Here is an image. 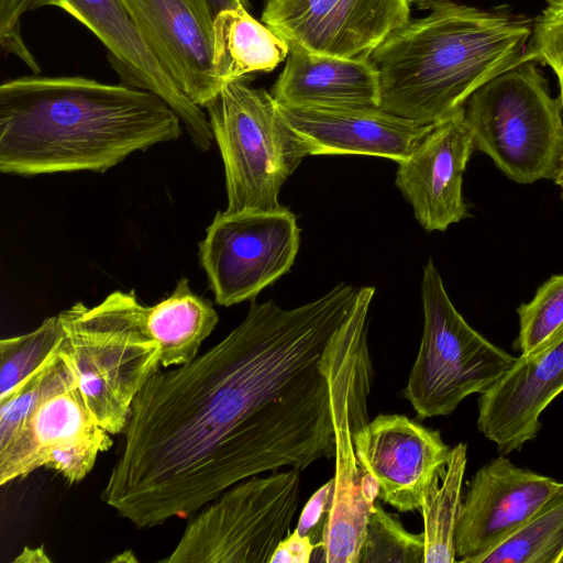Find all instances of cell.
I'll list each match as a JSON object with an SVG mask.
<instances>
[{
  "mask_svg": "<svg viewBox=\"0 0 563 563\" xmlns=\"http://www.w3.org/2000/svg\"><path fill=\"white\" fill-rule=\"evenodd\" d=\"M519 333L514 347L520 355H533L563 336V274L553 275L521 303Z\"/></svg>",
  "mask_w": 563,
  "mask_h": 563,
  "instance_id": "484cf974",
  "label": "cell"
},
{
  "mask_svg": "<svg viewBox=\"0 0 563 563\" xmlns=\"http://www.w3.org/2000/svg\"><path fill=\"white\" fill-rule=\"evenodd\" d=\"M373 367L367 341L355 351L339 384L335 413L334 485L322 531V561L358 563L377 485L357 460L353 434L369 419L367 397Z\"/></svg>",
  "mask_w": 563,
  "mask_h": 563,
  "instance_id": "30bf717a",
  "label": "cell"
},
{
  "mask_svg": "<svg viewBox=\"0 0 563 563\" xmlns=\"http://www.w3.org/2000/svg\"><path fill=\"white\" fill-rule=\"evenodd\" d=\"M205 109L223 159L225 211L283 208L280 189L309 153L271 92L235 79Z\"/></svg>",
  "mask_w": 563,
  "mask_h": 563,
  "instance_id": "5b68a950",
  "label": "cell"
},
{
  "mask_svg": "<svg viewBox=\"0 0 563 563\" xmlns=\"http://www.w3.org/2000/svg\"><path fill=\"white\" fill-rule=\"evenodd\" d=\"M44 7L43 0H0V43L2 48L19 57L34 73L40 71L35 57L21 34L23 13Z\"/></svg>",
  "mask_w": 563,
  "mask_h": 563,
  "instance_id": "f546056e",
  "label": "cell"
},
{
  "mask_svg": "<svg viewBox=\"0 0 563 563\" xmlns=\"http://www.w3.org/2000/svg\"><path fill=\"white\" fill-rule=\"evenodd\" d=\"M474 150L463 112L435 123L411 155L398 163L395 184L424 230L445 231L470 216L462 184Z\"/></svg>",
  "mask_w": 563,
  "mask_h": 563,
  "instance_id": "2e32d148",
  "label": "cell"
},
{
  "mask_svg": "<svg viewBox=\"0 0 563 563\" xmlns=\"http://www.w3.org/2000/svg\"><path fill=\"white\" fill-rule=\"evenodd\" d=\"M278 106L309 155H369L399 163L411 155L435 124H422L379 107Z\"/></svg>",
  "mask_w": 563,
  "mask_h": 563,
  "instance_id": "ac0fdd59",
  "label": "cell"
},
{
  "mask_svg": "<svg viewBox=\"0 0 563 563\" xmlns=\"http://www.w3.org/2000/svg\"><path fill=\"white\" fill-rule=\"evenodd\" d=\"M300 497L290 468L239 482L197 511L166 563H269Z\"/></svg>",
  "mask_w": 563,
  "mask_h": 563,
  "instance_id": "ba28073f",
  "label": "cell"
},
{
  "mask_svg": "<svg viewBox=\"0 0 563 563\" xmlns=\"http://www.w3.org/2000/svg\"><path fill=\"white\" fill-rule=\"evenodd\" d=\"M358 563H424V537L407 531L396 515L374 503Z\"/></svg>",
  "mask_w": 563,
  "mask_h": 563,
  "instance_id": "4316f807",
  "label": "cell"
},
{
  "mask_svg": "<svg viewBox=\"0 0 563 563\" xmlns=\"http://www.w3.org/2000/svg\"><path fill=\"white\" fill-rule=\"evenodd\" d=\"M558 563H563V553H562V555L560 556V559H559Z\"/></svg>",
  "mask_w": 563,
  "mask_h": 563,
  "instance_id": "74e56055",
  "label": "cell"
},
{
  "mask_svg": "<svg viewBox=\"0 0 563 563\" xmlns=\"http://www.w3.org/2000/svg\"><path fill=\"white\" fill-rule=\"evenodd\" d=\"M289 45L246 8L223 10L213 20V64L224 84L246 76L272 71L286 60Z\"/></svg>",
  "mask_w": 563,
  "mask_h": 563,
  "instance_id": "44dd1931",
  "label": "cell"
},
{
  "mask_svg": "<svg viewBox=\"0 0 563 563\" xmlns=\"http://www.w3.org/2000/svg\"><path fill=\"white\" fill-rule=\"evenodd\" d=\"M333 485L334 481L331 478L316 490L306 503L296 527V530L301 536H310L311 539L314 540L324 512L329 511Z\"/></svg>",
  "mask_w": 563,
  "mask_h": 563,
  "instance_id": "4dcf8cb0",
  "label": "cell"
},
{
  "mask_svg": "<svg viewBox=\"0 0 563 563\" xmlns=\"http://www.w3.org/2000/svg\"><path fill=\"white\" fill-rule=\"evenodd\" d=\"M300 243L296 216L274 211H218L199 243V258L216 302L254 299L286 274Z\"/></svg>",
  "mask_w": 563,
  "mask_h": 563,
  "instance_id": "9c48e42d",
  "label": "cell"
},
{
  "mask_svg": "<svg viewBox=\"0 0 563 563\" xmlns=\"http://www.w3.org/2000/svg\"><path fill=\"white\" fill-rule=\"evenodd\" d=\"M467 463V445L451 449L441 475L429 488L420 512L423 518L424 563H454V530L462 501V483Z\"/></svg>",
  "mask_w": 563,
  "mask_h": 563,
  "instance_id": "603a6c76",
  "label": "cell"
},
{
  "mask_svg": "<svg viewBox=\"0 0 563 563\" xmlns=\"http://www.w3.org/2000/svg\"><path fill=\"white\" fill-rule=\"evenodd\" d=\"M563 391V336L533 355H520L478 399V430L501 455L520 451L541 428L540 416Z\"/></svg>",
  "mask_w": 563,
  "mask_h": 563,
  "instance_id": "e0dca14e",
  "label": "cell"
},
{
  "mask_svg": "<svg viewBox=\"0 0 563 563\" xmlns=\"http://www.w3.org/2000/svg\"><path fill=\"white\" fill-rule=\"evenodd\" d=\"M181 120L157 95L81 76H24L0 86V172L104 173L177 140Z\"/></svg>",
  "mask_w": 563,
  "mask_h": 563,
  "instance_id": "7a4b0ae2",
  "label": "cell"
},
{
  "mask_svg": "<svg viewBox=\"0 0 563 563\" xmlns=\"http://www.w3.org/2000/svg\"><path fill=\"white\" fill-rule=\"evenodd\" d=\"M89 29L107 47L125 85L148 90L177 113L191 142L208 151L214 140L207 113L191 102L159 65L143 41L123 0H43Z\"/></svg>",
  "mask_w": 563,
  "mask_h": 563,
  "instance_id": "9a60e30c",
  "label": "cell"
},
{
  "mask_svg": "<svg viewBox=\"0 0 563 563\" xmlns=\"http://www.w3.org/2000/svg\"><path fill=\"white\" fill-rule=\"evenodd\" d=\"M430 13L394 30L369 54L379 108L434 124L464 112L483 85L523 60L529 20L435 0Z\"/></svg>",
  "mask_w": 563,
  "mask_h": 563,
  "instance_id": "3957f363",
  "label": "cell"
},
{
  "mask_svg": "<svg viewBox=\"0 0 563 563\" xmlns=\"http://www.w3.org/2000/svg\"><path fill=\"white\" fill-rule=\"evenodd\" d=\"M421 300V344L402 391L419 420L449 416L466 397L486 393L517 358L465 321L432 260L423 267Z\"/></svg>",
  "mask_w": 563,
  "mask_h": 563,
  "instance_id": "52a82bcc",
  "label": "cell"
},
{
  "mask_svg": "<svg viewBox=\"0 0 563 563\" xmlns=\"http://www.w3.org/2000/svg\"><path fill=\"white\" fill-rule=\"evenodd\" d=\"M525 60L549 66L559 81L563 106V0H544V7L531 24Z\"/></svg>",
  "mask_w": 563,
  "mask_h": 563,
  "instance_id": "83f0119b",
  "label": "cell"
},
{
  "mask_svg": "<svg viewBox=\"0 0 563 563\" xmlns=\"http://www.w3.org/2000/svg\"><path fill=\"white\" fill-rule=\"evenodd\" d=\"M563 553V487L478 563H558Z\"/></svg>",
  "mask_w": 563,
  "mask_h": 563,
  "instance_id": "cb8c5ba5",
  "label": "cell"
},
{
  "mask_svg": "<svg viewBox=\"0 0 563 563\" xmlns=\"http://www.w3.org/2000/svg\"><path fill=\"white\" fill-rule=\"evenodd\" d=\"M271 95L285 107H379L378 76L368 56L335 57L296 45H289Z\"/></svg>",
  "mask_w": 563,
  "mask_h": 563,
  "instance_id": "ffe728a7",
  "label": "cell"
},
{
  "mask_svg": "<svg viewBox=\"0 0 563 563\" xmlns=\"http://www.w3.org/2000/svg\"><path fill=\"white\" fill-rule=\"evenodd\" d=\"M409 0H267L262 20L288 45L343 58L368 56L410 20Z\"/></svg>",
  "mask_w": 563,
  "mask_h": 563,
  "instance_id": "8fae6325",
  "label": "cell"
},
{
  "mask_svg": "<svg viewBox=\"0 0 563 563\" xmlns=\"http://www.w3.org/2000/svg\"><path fill=\"white\" fill-rule=\"evenodd\" d=\"M14 562L36 563V562H51L47 558L44 548H29L25 547L23 551L14 559Z\"/></svg>",
  "mask_w": 563,
  "mask_h": 563,
  "instance_id": "d6a6232c",
  "label": "cell"
},
{
  "mask_svg": "<svg viewBox=\"0 0 563 563\" xmlns=\"http://www.w3.org/2000/svg\"><path fill=\"white\" fill-rule=\"evenodd\" d=\"M353 439L362 470L377 485V497L401 512L420 509L451 454L438 430L404 415H378Z\"/></svg>",
  "mask_w": 563,
  "mask_h": 563,
  "instance_id": "4fadbf2b",
  "label": "cell"
},
{
  "mask_svg": "<svg viewBox=\"0 0 563 563\" xmlns=\"http://www.w3.org/2000/svg\"><path fill=\"white\" fill-rule=\"evenodd\" d=\"M111 445L110 435L75 441L54 450L44 467L55 470L69 483H78L92 470L98 455Z\"/></svg>",
  "mask_w": 563,
  "mask_h": 563,
  "instance_id": "f1b7e54d",
  "label": "cell"
},
{
  "mask_svg": "<svg viewBox=\"0 0 563 563\" xmlns=\"http://www.w3.org/2000/svg\"><path fill=\"white\" fill-rule=\"evenodd\" d=\"M340 284L294 309L252 301L223 340L134 398L101 499L140 529L195 515L239 482L334 457L339 384L371 301Z\"/></svg>",
  "mask_w": 563,
  "mask_h": 563,
  "instance_id": "6da1fadb",
  "label": "cell"
},
{
  "mask_svg": "<svg viewBox=\"0 0 563 563\" xmlns=\"http://www.w3.org/2000/svg\"><path fill=\"white\" fill-rule=\"evenodd\" d=\"M209 8L216 16L219 12L240 7L249 8L247 0H207Z\"/></svg>",
  "mask_w": 563,
  "mask_h": 563,
  "instance_id": "836d02e7",
  "label": "cell"
},
{
  "mask_svg": "<svg viewBox=\"0 0 563 563\" xmlns=\"http://www.w3.org/2000/svg\"><path fill=\"white\" fill-rule=\"evenodd\" d=\"M555 183L563 188V165L558 177L555 178Z\"/></svg>",
  "mask_w": 563,
  "mask_h": 563,
  "instance_id": "8d00e7d4",
  "label": "cell"
},
{
  "mask_svg": "<svg viewBox=\"0 0 563 563\" xmlns=\"http://www.w3.org/2000/svg\"><path fill=\"white\" fill-rule=\"evenodd\" d=\"M536 64L523 59L496 76L464 108L475 150L519 184L555 180L563 165V106Z\"/></svg>",
  "mask_w": 563,
  "mask_h": 563,
  "instance_id": "8992f818",
  "label": "cell"
},
{
  "mask_svg": "<svg viewBox=\"0 0 563 563\" xmlns=\"http://www.w3.org/2000/svg\"><path fill=\"white\" fill-rule=\"evenodd\" d=\"M562 198H563V195H562Z\"/></svg>",
  "mask_w": 563,
  "mask_h": 563,
  "instance_id": "f35d334b",
  "label": "cell"
},
{
  "mask_svg": "<svg viewBox=\"0 0 563 563\" xmlns=\"http://www.w3.org/2000/svg\"><path fill=\"white\" fill-rule=\"evenodd\" d=\"M218 322L212 303L195 294L181 277L168 297L147 308V328L159 346L161 367L192 361Z\"/></svg>",
  "mask_w": 563,
  "mask_h": 563,
  "instance_id": "7402d4cb",
  "label": "cell"
},
{
  "mask_svg": "<svg viewBox=\"0 0 563 563\" xmlns=\"http://www.w3.org/2000/svg\"><path fill=\"white\" fill-rule=\"evenodd\" d=\"M111 561H120V562H134L136 559L131 551H125L124 553L119 554L117 558H113Z\"/></svg>",
  "mask_w": 563,
  "mask_h": 563,
  "instance_id": "e575fe53",
  "label": "cell"
},
{
  "mask_svg": "<svg viewBox=\"0 0 563 563\" xmlns=\"http://www.w3.org/2000/svg\"><path fill=\"white\" fill-rule=\"evenodd\" d=\"M63 339L58 316L35 330L0 341V400L9 397L55 353Z\"/></svg>",
  "mask_w": 563,
  "mask_h": 563,
  "instance_id": "d4e9b609",
  "label": "cell"
},
{
  "mask_svg": "<svg viewBox=\"0 0 563 563\" xmlns=\"http://www.w3.org/2000/svg\"><path fill=\"white\" fill-rule=\"evenodd\" d=\"M320 547L321 542L317 543L295 529L279 542L269 563H309L314 549Z\"/></svg>",
  "mask_w": 563,
  "mask_h": 563,
  "instance_id": "1f68e13d",
  "label": "cell"
},
{
  "mask_svg": "<svg viewBox=\"0 0 563 563\" xmlns=\"http://www.w3.org/2000/svg\"><path fill=\"white\" fill-rule=\"evenodd\" d=\"M562 487L563 483L516 466L503 455L483 465L461 501L454 530L456 562L478 563Z\"/></svg>",
  "mask_w": 563,
  "mask_h": 563,
  "instance_id": "7c38bea8",
  "label": "cell"
},
{
  "mask_svg": "<svg viewBox=\"0 0 563 563\" xmlns=\"http://www.w3.org/2000/svg\"><path fill=\"white\" fill-rule=\"evenodd\" d=\"M433 1L435 0H409L411 4H417L420 8H428Z\"/></svg>",
  "mask_w": 563,
  "mask_h": 563,
  "instance_id": "d590c367",
  "label": "cell"
},
{
  "mask_svg": "<svg viewBox=\"0 0 563 563\" xmlns=\"http://www.w3.org/2000/svg\"><path fill=\"white\" fill-rule=\"evenodd\" d=\"M108 435L110 433L95 421L84 401L62 339L46 389L16 438L0 451V485L43 467L57 448Z\"/></svg>",
  "mask_w": 563,
  "mask_h": 563,
  "instance_id": "d6986e66",
  "label": "cell"
},
{
  "mask_svg": "<svg viewBox=\"0 0 563 563\" xmlns=\"http://www.w3.org/2000/svg\"><path fill=\"white\" fill-rule=\"evenodd\" d=\"M143 41L195 104L205 108L222 86L213 64V20L207 0H123Z\"/></svg>",
  "mask_w": 563,
  "mask_h": 563,
  "instance_id": "5bb4252c",
  "label": "cell"
},
{
  "mask_svg": "<svg viewBox=\"0 0 563 563\" xmlns=\"http://www.w3.org/2000/svg\"><path fill=\"white\" fill-rule=\"evenodd\" d=\"M147 308L133 290H117L95 307L76 302L58 314L84 401L110 434L123 432L134 398L161 368Z\"/></svg>",
  "mask_w": 563,
  "mask_h": 563,
  "instance_id": "277c9868",
  "label": "cell"
}]
</instances>
